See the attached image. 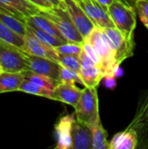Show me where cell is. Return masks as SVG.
I'll return each mask as SVG.
<instances>
[{
	"mask_svg": "<svg viewBox=\"0 0 148 149\" xmlns=\"http://www.w3.org/2000/svg\"><path fill=\"white\" fill-rule=\"evenodd\" d=\"M94 48L101 59V67L105 77H116V71L120 67L115 60L114 54L107 36L103 29L97 26L85 38Z\"/></svg>",
	"mask_w": 148,
	"mask_h": 149,
	"instance_id": "obj_1",
	"label": "cell"
},
{
	"mask_svg": "<svg viewBox=\"0 0 148 149\" xmlns=\"http://www.w3.org/2000/svg\"><path fill=\"white\" fill-rule=\"evenodd\" d=\"M74 109L76 119L91 128L101 121L99 116L98 87L85 86Z\"/></svg>",
	"mask_w": 148,
	"mask_h": 149,
	"instance_id": "obj_2",
	"label": "cell"
},
{
	"mask_svg": "<svg viewBox=\"0 0 148 149\" xmlns=\"http://www.w3.org/2000/svg\"><path fill=\"white\" fill-rule=\"evenodd\" d=\"M40 13L49 18L56 25V27L68 42L83 44L85 38L73 24L70 15L65 9L64 1L62 5L42 10H40Z\"/></svg>",
	"mask_w": 148,
	"mask_h": 149,
	"instance_id": "obj_3",
	"label": "cell"
},
{
	"mask_svg": "<svg viewBox=\"0 0 148 149\" xmlns=\"http://www.w3.org/2000/svg\"><path fill=\"white\" fill-rule=\"evenodd\" d=\"M107 11L115 27L126 38L134 40V31L137 24L136 10L124 2L117 0L108 7Z\"/></svg>",
	"mask_w": 148,
	"mask_h": 149,
	"instance_id": "obj_4",
	"label": "cell"
},
{
	"mask_svg": "<svg viewBox=\"0 0 148 149\" xmlns=\"http://www.w3.org/2000/svg\"><path fill=\"white\" fill-rule=\"evenodd\" d=\"M0 65L4 72L28 71L26 52L21 48L0 39Z\"/></svg>",
	"mask_w": 148,
	"mask_h": 149,
	"instance_id": "obj_5",
	"label": "cell"
},
{
	"mask_svg": "<svg viewBox=\"0 0 148 149\" xmlns=\"http://www.w3.org/2000/svg\"><path fill=\"white\" fill-rule=\"evenodd\" d=\"M113 49L117 65L120 66L126 59L134 54L135 41L126 38L116 27L103 29Z\"/></svg>",
	"mask_w": 148,
	"mask_h": 149,
	"instance_id": "obj_6",
	"label": "cell"
},
{
	"mask_svg": "<svg viewBox=\"0 0 148 149\" xmlns=\"http://www.w3.org/2000/svg\"><path fill=\"white\" fill-rule=\"evenodd\" d=\"M127 127L133 129L138 134L137 148L148 149V89L140 95L135 115Z\"/></svg>",
	"mask_w": 148,
	"mask_h": 149,
	"instance_id": "obj_7",
	"label": "cell"
},
{
	"mask_svg": "<svg viewBox=\"0 0 148 149\" xmlns=\"http://www.w3.org/2000/svg\"><path fill=\"white\" fill-rule=\"evenodd\" d=\"M78 3L95 26L101 29L115 27L107 10L96 0H81Z\"/></svg>",
	"mask_w": 148,
	"mask_h": 149,
	"instance_id": "obj_8",
	"label": "cell"
},
{
	"mask_svg": "<svg viewBox=\"0 0 148 149\" xmlns=\"http://www.w3.org/2000/svg\"><path fill=\"white\" fill-rule=\"evenodd\" d=\"M65 9L70 15V17L78 29V31L81 33V35L85 38L91 31L94 29L95 25L88 17L86 13L79 4L76 0H63Z\"/></svg>",
	"mask_w": 148,
	"mask_h": 149,
	"instance_id": "obj_9",
	"label": "cell"
},
{
	"mask_svg": "<svg viewBox=\"0 0 148 149\" xmlns=\"http://www.w3.org/2000/svg\"><path fill=\"white\" fill-rule=\"evenodd\" d=\"M26 56L28 61V71L37 74L45 75L57 80L59 79L61 65L58 62L46 58L31 55L28 52H26Z\"/></svg>",
	"mask_w": 148,
	"mask_h": 149,
	"instance_id": "obj_10",
	"label": "cell"
},
{
	"mask_svg": "<svg viewBox=\"0 0 148 149\" xmlns=\"http://www.w3.org/2000/svg\"><path fill=\"white\" fill-rule=\"evenodd\" d=\"M76 120L74 113L65 114L58 118L55 124V132L57 135V149H70L72 144V126Z\"/></svg>",
	"mask_w": 148,
	"mask_h": 149,
	"instance_id": "obj_11",
	"label": "cell"
},
{
	"mask_svg": "<svg viewBox=\"0 0 148 149\" xmlns=\"http://www.w3.org/2000/svg\"><path fill=\"white\" fill-rule=\"evenodd\" d=\"M24 52L31 55L46 58L58 62V53L57 52L54 47L43 43L28 31L25 36L24 37Z\"/></svg>",
	"mask_w": 148,
	"mask_h": 149,
	"instance_id": "obj_12",
	"label": "cell"
},
{
	"mask_svg": "<svg viewBox=\"0 0 148 149\" xmlns=\"http://www.w3.org/2000/svg\"><path fill=\"white\" fill-rule=\"evenodd\" d=\"M0 8L9 11L24 22L27 17L42 10L28 0H0Z\"/></svg>",
	"mask_w": 148,
	"mask_h": 149,
	"instance_id": "obj_13",
	"label": "cell"
},
{
	"mask_svg": "<svg viewBox=\"0 0 148 149\" xmlns=\"http://www.w3.org/2000/svg\"><path fill=\"white\" fill-rule=\"evenodd\" d=\"M83 89L76 86L74 83H58L53 90V100L60 101L76 107Z\"/></svg>",
	"mask_w": 148,
	"mask_h": 149,
	"instance_id": "obj_14",
	"label": "cell"
},
{
	"mask_svg": "<svg viewBox=\"0 0 148 149\" xmlns=\"http://www.w3.org/2000/svg\"><path fill=\"white\" fill-rule=\"evenodd\" d=\"M72 149H92V129L87 125L75 120L72 126Z\"/></svg>",
	"mask_w": 148,
	"mask_h": 149,
	"instance_id": "obj_15",
	"label": "cell"
},
{
	"mask_svg": "<svg viewBox=\"0 0 148 149\" xmlns=\"http://www.w3.org/2000/svg\"><path fill=\"white\" fill-rule=\"evenodd\" d=\"M139 144L137 133L129 127L114 134L109 141V149H136Z\"/></svg>",
	"mask_w": 148,
	"mask_h": 149,
	"instance_id": "obj_16",
	"label": "cell"
},
{
	"mask_svg": "<svg viewBox=\"0 0 148 149\" xmlns=\"http://www.w3.org/2000/svg\"><path fill=\"white\" fill-rule=\"evenodd\" d=\"M26 72V71H25ZM25 72H0V93L17 91L25 78Z\"/></svg>",
	"mask_w": 148,
	"mask_h": 149,
	"instance_id": "obj_17",
	"label": "cell"
},
{
	"mask_svg": "<svg viewBox=\"0 0 148 149\" xmlns=\"http://www.w3.org/2000/svg\"><path fill=\"white\" fill-rule=\"evenodd\" d=\"M24 22L26 24H32V25H35L36 27L64 40V41H66L68 42L65 38L64 36L61 34V32L58 31V29L56 27V25L49 19L47 18L46 17H44V15H42L40 12L37 13V14H34L29 17H27Z\"/></svg>",
	"mask_w": 148,
	"mask_h": 149,
	"instance_id": "obj_18",
	"label": "cell"
},
{
	"mask_svg": "<svg viewBox=\"0 0 148 149\" xmlns=\"http://www.w3.org/2000/svg\"><path fill=\"white\" fill-rule=\"evenodd\" d=\"M83 86L87 87H98L99 82L104 79V74L97 65L81 67L79 71Z\"/></svg>",
	"mask_w": 148,
	"mask_h": 149,
	"instance_id": "obj_19",
	"label": "cell"
},
{
	"mask_svg": "<svg viewBox=\"0 0 148 149\" xmlns=\"http://www.w3.org/2000/svg\"><path fill=\"white\" fill-rule=\"evenodd\" d=\"M0 21L21 37H24L27 32L25 22L20 20L9 11L0 8Z\"/></svg>",
	"mask_w": 148,
	"mask_h": 149,
	"instance_id": "obj_20",
	"label": "cell"
},
{
	"mask_svg": "<svg viewBox=\"0 0 148 149\" xmlns=\"http://www.w3.org/2000/svg\"><path fill=\"white\" fill-rule=\"evenodd\" d=\"M17 91L23 92L25 93H29V94L44 97V98L53 100V91L52 90H50L46 87L39 86V85L36 84L29 79H24V81L20 85Z\"/></svg>",
	"mask_w": 148,
	"mask_h": 149,
	"instance_id": "obj_21",
	"label": "cell"
},
{
	"mask_svg": "<svg viewBox=\"0 0 148 149\" xmlns=\"http://www.w3.org/2000/svg\"><path fill=\"white\" fill-rule=\"evenodd\" d=\"M26 24V23H25ZM26 28H27V31H30L31 33H32L37 38H38L40 41H42L43 43L48 45H51L52 47H56V46H58L62 44H65L66 43V41H64L38 27H36L35 25H32V24H26Z\"/></svg>",
	"mask_w": 148,
	"mask_h": 149,
	"instance_id": "obj_22",
	"label": "cell"
},
{
	"mask_svg": "<svg viewBox=\"0 0 148 149\" xmlns=\"http://www.w3.org/2000/svg\"><path fill=\"white\" fill-rule=\"evenodd\" d=\"M92 149H109V141H107V132L103 127L101 121L92 128Z\"/></svg>",
	"mask_w": 148,
	"mask_h": 149,
	"instance_id": "obj_23",
	"label": "cell"
},
{
	"mask_svg": "<svg viewBox=\"0 0 148 149\" xmlns=\"http://www.w3.org/2000/svg\"><path fill=\"white\" fill-rule=\"evenodd\" d=\"M0 39L10 44H12L22 50H24V38L20 35L17 34L4 24L0 21Z\"/></svg>",
	"mask_w": 148,
	"mask_h": 149,
	"instance_id": "obj_24",
	"label": "cell"
},
{
	"mask_svg": "<svg viewBox=\"0 0 148 149\" xmlns=\"http://www.w3.org/2000/svg\"><path fill=\"white\" fill-rule=\"evenodd\" d=\"M26 79H29L39 86H42L44 87H46L50 90H54V88L58 86L59 83L58 80L52 79L51 77L45 76V75H41V74H37L34 73L31 71H26L25 72V78Z\"/></svg>",
	"mask_w": 148,
	"mask_h": 149,
	"instance_id": "obj_25",
	"label": "cell"
},
{
	"mask_svg": "<svg viewBox=\"0 0 148 149\" xmlns=\"http://www.w3.org/2000/svg\"><path fill=\"white\" fill-rule=\"evenodd\" d=\"M54 48L58 54L79 56L83 52V44L75 42H66Z\"/></svg>",
	"mask_w": 148,
	"mask_h": 149,
	"instance_id": "obj_26",
	"label": "cell"
},
{
	"mask_svg": "<svg viewBox=\"0 0 148 149\" xmlns=\"http://www.w3.org/2000/svg\"><path fill=\"white\" fill-rule=\"evenodd\" d=\"M58 63L61 66L69 68V69L76 71L78 72H79V71L81 69V63H80L79 56L58 54Z\"/></svg>",
	"mask_w": 148,
	"mask_h": 149,
	"instance_id": "obj_27",
	"label": "cell"
},
{
	"mask_svg": "<svg viewBox=\"0 0 148 149\" xmlns=\"http://www.w3.org/2000/svg\"><path fill=\"white\" fill-rule=\"evenodd\" d=\"M59 83H79L83 85L79 73L76 71L61 66L59 71Z\"/></svg>",
	"mask_w": 148,
	"mask_h": 149,
	"instance_id": "obj_28",
	"label": "cell"
},
{
	"mask_svg": "<svg viewBox=\"0 0 148 149\" xmlns=\"http://www.w3.org/2000/svg\"><path fill=\"white\" fill-rule=\"evenodd\" d=\"M83 50L93 60V62L100 68L101 67V59H100L99 56L98 55V53L96 52L94 48L92 46V45L89 42H87L85 39L83 42Z\"/></svg>",
	"mask_w": 148,
	"mask_h": 149,
	"instance_id": "obj_29",
	"label": "cell"
},
{
	"mask_svg": "<svg viewBox=\"0 0 148 149\" xmlns=\"http://www.w3.org/2000/svg\"><path fill=\"white\" fill-rule=\"evenodd\" d=\"M137 15L140 19H146L148 21V1H138L134 4Z\"/></svg>",
	"mask_w": 148,
	"mask_h": 149,
	"instance_id": "obj_30",
	"label": "cell"
},
{
	"mask_svg": "<svg viewBox=\"0 0 148 149\" xmlns=\"http://www.w3.org/2000/svg\"><path fill=\"white\" fill-rule=\"evenodd\" d=\"M28 1H30L31 3L36 4L41 10H45V9L53 7V5L51 3H50L49 2H47L46 0H28Z\"/></svg>",
	"mask_w": 148,
	"mask_h": 149,
	"instance_id": "obj_31",
	"label": "cell"
},
{
	"mask_svg": "<svg viewBox=\"0 0 148 149\" xmlns=\"http://www.w3.org/2000/svg\"><path fill=\"white\" fill-rule=\"evenodd\" d=\"M105 85L107 88L113 89L116 86L115 77H105Z\"/></svg>",
	"mask_w": 148,
	"mask_h": 149,
	"instance_id": "obj_32",
	"label": "cell"
},
{
	"mask_svg": "<svg viewBox=\"0 0 148 149\" xmlns=\"http://www.w3.org/2000/svg\"><path fill=\"white\" fill-rule=\"evenodd\" d=\"M99 3H100L105 9H108V7L113 3H114L115 1H117V0H96ZM120 1H122V0H120ZM123 2V1H122Z\"/></svg>",
	"mask_w": 148,
	"mask_h": 149,
	"instance_id": "obj_33",
	"label": "cell"
},
{
	"mask_svg": "<svg viewBox=\"0 0 148 149\" xmlns=\"http://www.w3.org/2000/svg\"><path fill=\"white\" fill-rule=\"evenodd\" d=\"M122 1L125 3H126V4H128V5L134 8V4H135L136 2H138V1H148V0H122Z\"/></svg>",
	"mask_w": 148,
	"mask_h": 149,
	"instance_id": "obj_34",
	"label": "cell"
},
{
	"mask_svg": "<svg viewBox=\"0 0 148 149\" xmlns=\"http://www.w3.org/2000/svg\"><path fill=\"white\" fill-rule=\"evenodd\" d=\"M141 20V22H142V24L145 25V27L147 28L148 30V21L147 20H146V19H140Z\"/></svg>",
	"mask_w": 148,
	"mask_h": 149,
	"instance_id": "obj_35",
	"label": "cell"
},
{
	"mask_svg": "<svg viewBox=\"0 0 148 149\" xmlns=\"http://www.w3.org/2000/svg\"><path fill=\"white\" fill-rule=\"evenodd\" d=\"M3 72V68H2V66H1V65H0V72Z\"/></svg>",
	"mask_w": 148,
	"mask_h": 149,
	"instance_id": "obj_36",
	"label": "cell"
},
{
	"mask_svg": "<svg viewBox=\"0 0 148 149\" xmlns=\"http://www.w3.org/2000/svg\"><path fill=\"white\" fill-rule=\"evenodd\" d=\"M76 1H81V0H76Z\"/></svg>",
	"mask_w": 148,
	"mask_h": 149,
	"instance_id": "obj_37",
	"label": "cell"
}]
</instances>
